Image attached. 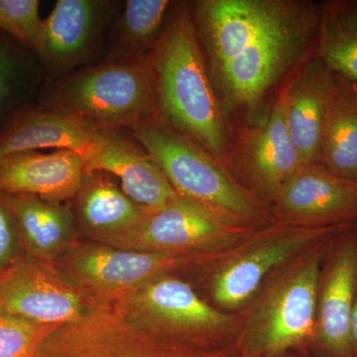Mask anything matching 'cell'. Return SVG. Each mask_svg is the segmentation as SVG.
Here are the masks:
<instances>
[{"label": "cell", "mask_w": 357, "mask_h": 357, "mask_svg": "<svg viewBox=\"0 0 357 357\" xmlns=\"http://www.w3.org/2000/svg\"><path fill=\"white\" fill-rule=\"evenodd\" d=\"M280 357H318L314 356L311 352L306 351V349H299V351H293L284 354Z\"/></svg>", "instance_id": "cell-31"}, {"label": "cell", "mask_w": 357, "mask_h": 357, "mask_svg": "<svg viewBox=\"0 0 357 357\" xmlns=\"http://www.w3.org/2000/svg\"><path fill=\"white\" fill-rule=\"evenodd\" d=\"M318 30V4L296 0L287 15L211 73L225 114L231 110L257 112L284 77L316 56Z\"/></svg>", "instance_id": "cell-5"}, {"label": "cell", "mask_w": 357, "mask_h": 357, "mask_svg": "<svg viewBox=\"0 0 357 357\" xmlns=\"http://www.w3.org/2000/svg\"><path fill=\"white\" fill-rule=\"evenodd\" d=\"M148 60L159 116L227 166L234 133L211 79L191 4L174 2Z\"/></svg>", "instance_id": "cell-1"}, {"label": "cell", "mask_w": 357, "mask_h": 357, "mask_svg": "<svg viewBox=\"0 0 357 357\" xmlns=\"http://www.w3.org/2000/svg\"><path fill=\"white\" fill-rule=\"evenodd\" d=\"M357 291V223L328 238L319 270L316 324L306 351L318 357H356L351 319Z\"/></svg>", "instance_id": "cell-11"}, {"label": "cell", "mask_w": 357, "mask_h": 357, "mask_svg": "<svg viewBox=\"0 0 357 357\" xmlns=\"http://www.w3.org/2000/svg\"><path fill=\"white\" fill-rule=\"evenodd\" d=\"M32 357H234V349L163 337L109 307H93L82 318L57 326Z\"/></svg>", "instance_id": "cell-8"}, {"label": "cell", "mask_w": 357, "mask_h": 357, "mask_svg": "<svg viewBox=\"0 0 357 357\" xmlns=\"http://www.w3.org/2000/svg\"><path fill=\"white\" fill-rule=\"evenodd\" d=\"M255 230L178 198L147 211L135 227L105 243L149 252H208L236 245Z\"/></svg>", "instance_id": "cell-10"}, {"label": "cell", "mask_w": 357, "mask_h": 357, "mask_svg": "<svg viewBox=\"0 0 357 357\" xmlns=\"http://www.w3.org/2000/svg\"><path fill=\"white\" fill-rule=\"evenodd\" d=\"M89 310L55 263L24 253L0 271V317L61 326L82 318Z\"/></svg>", "instance_id": "cell-13"}, {"label": "cell", "mask_w": 357, "mask_h": 357, "mask_svg": "<svg viewBox=\"0 0 357 357\" xmlns=\"http://www.w3.org/2000/svg\"><path fill=\"white\" fill-rule=\"evenodd\" d=\"M304 166L286 126L280 93L262 119L244 124L232 135L227 167L241 185L267 206Z\"/></svg>", "instance_id": "cell-12"}, {"label": "cell", "mask_w": 357, "mask_h": 357, "mask_svg": "<svg viewBox=\"0 0 357 357\" xmlns=\"http://www.w3.org/2000/svg\"><path fill=\"white\" fill-rule=\"evenodd\" d=\"M234 357H238V356H236V354H234Z\"/></svg>", "instance_id": "cell-32"}, {"label": "cell", "mask_w": 357, "mask_h": 357, "mask_svg": "<svg viewBox=\"0 0 357 357\" xmlns=\"http://www.w3.org/2000/svg\"><path fill=\"white\" fill-rule=\"evenodd\" d=\"M86 174V159L70 150L11 154L0 158V194L61 203L76 197Z\"/></svg>", "instance_id": "cell-18"}, {"label": "cell", "mask_w": 357, "mask_h": 357, "mask_svg": "<svg viewBox=\"0 0 357 357\" xmlns=\"http://www.w3.org/2000/svg\"><path fill=\"white\" fill-rule=\"evenodd\" d=\"M319 6L316 56L331 72L357 82V0Z\"/></svg>", "instance_id": "cell-25"}, {"label": "cell", "mask_w": 357, "mask_h": 357, "mask_svg": "<svg viewBox=\"0 0 357 357\" xmlns=\"http://www.w3.org/2000/svg\"><path fill=\"white\" fill-rule=\"evenodd\" d=\"M109 309L150 332L208 349H232L238 314L220 311L199 295L192 282L157 277Z\"/></svg>", "instance_id": "cell-7"}, {"label": "cell", "mask_w": 357, "mask_h": 357, "mask_svg": "<svg viewBox=\"0 0 357 357\" xmlns=\"http://www.w3.org/2000/svg\"><path fill=\"white\" fill-rule=\"evenodd\" d=\"M0 198L15 220L25 253L55 263L70 248L76 218L67 206L31 195L0 194Z\"/></svg>", "instance_id": "cell-21"}, {"label": "cell", "mask_w": 357, "mask_h": 357, "mask_svg": "<svg viewBox=\"0 0 357 357\" xmlns=\"http://www.w3.org/2000/svg\"><path fill=\"white\" fill-rule=\"evenodd\" d=\"M57 326L20 317H0V357H32Z\"/></svg>", "instance_id": "cell-27"}, {"label": "cell", "mask_w": 357, "mask_h": 357, "mask_svg": "<svg viewBox=\"0 0 357 357\" xmlns=\"http://www.w3.org/2000/svg\"><path fill=\"white\" fill-rule=\"evenodd\" d=\"M316 164L338 177L357 181V82L333 72Z\"/></svg>", "instance_id": "cell-22"}, {"label": "cell", "mask_w": 357, "mask_h": 357, "mask_svg": "<svg viewBox=\"0 0 357 357\" xmlns=\"http://www.w3.org/2000/svg\"><path fill=\"white\" fill-rule=\"evenodd\" d=\"M335 230L274 270L237 312L236 356L280 357L307 349L314 333L319 270Z\"/></svg>", "instance_id": "cell-2"}, {"label": "cell", "mask_w": 357, "mask_h": 357, "mask_svg": "<svg viewBox=\"0 0 357 357\" xmlns=\"http://www.w3.org/2000/svg\"><path fill=\"white\" fill-rule=\"evenodd\" d=\"M134 140L121 129L102 130L98 149L86 160V172L109 173L119 178L126 196L148 211L177 201L180 197L161 169Z\"/></svg>", "instance_id": "cell-17"}, {"label": "cell", "mask_w": 357, "mask_h": 357, "mask_svg": "<svg viewBox=\"0 0 357 357\" xmlns=\"http://www.w3.org/2000/svg\"><path fill=\"white\" fill-rule=\"evenodd\" d=\"M75 198L79 225L100 243L128 232L148 211L126 196L103 172H86Z\"/></svg>", "instance_id": "cell-23"}, {"label": "cell", "mask_w": 357, "mask_h": 357, "mask_svg": "<svg viewBox=\"0 0 357 357\" xmlns=\"http://www.w3.org/2000/svg\"><path fill=\"white\" fill-rule=\"evenodd\" d=\"M351 338L352 344H354V352H356V356L357 357V291L356 303H354V312H352Z\"/></svg>", "instance_id": "cell-30"}, {"label": "cell", "mask_w": 357, "mask_h": 357, "mask_svg": "<svg viewBox=\"0 0 357 357\" xmlns=\"http://www.w3.org/2000/svg\"><path fill=\"white\" fill-rule=\"evenodd\" d=\"M237 244L195 253L149 252L91 244L70 249L56 267L81 293L89 309L112 307L157 277L173 275L199 282Z\"/></svg>", "instance_id": "cell-6"}, {"label": "cell", "mask_w": 357, "mask_h": 357, "mask_svg": "<svg viewBox=\"0 0 357 357\" xmlns=\"http://www.w3.org/2000/svg\"><path fill=\"white\" fill-rule=\"evenodd\" d=\"M47 74L34 53L0 32V134L37 105Z\"/></svg>", "instance_id": "cell-24"}, {"label": "cell", "mask_w": 357, "mask_h": 357, "mask_svg": "<svg viewBox=\"0 0 357 357\" xmlns=\"http://www.w3.org/2000/svg\"><path fill=\"white\" fill-rule=\"evenodd\" d=\"M38 0H0V32L33 50L42 20Z\"/></svg>", "instance_id": "cell-28"}, {"label": "cell", "mask_w": 357, "mask_h": 357, "mask_svg": "<svg viewBox=\"0 0 357 357\" xmlns=\"http://www.w3.org/2000/svg\"><path fill=\"white\" fill-rule=\"evenodd\" d=\"M116 8L109 0H58L32 50L47 76L63 77L84 64Z\"/></svg>", "instance_id": "cell-15"}, {"label": "cell", "mask_w": 357, "mask_h": 357, "mask_svg": "<svg viewBox=\"0 0 357 357\" xmlns=\"http://www.w3.org/2000/svg\"><path fill=\"white\" fill-rule=\"evenodd\" d=\"M337 227L270 225L256 229L198 282L206 291L204 299L220 311L241 312L274 270Z\"/></svg>", "instance_id": "cell-9"}, {"label": "cell", "mask_w": 357, "mask_h": 357, "mask_svg": "<svg viewBox=\"0 0 357 357\" xmlns=\"http://www.w3.org/2000/svg\"><path fill=\"white\" fill-rule=\"evenodd\" d=\"M271 225L326 229L357 223V181L302 167L269 204Z\"/></svg>", "instance_id": "cell-14"}, {"label": "cell", "mask_w": 357, "mask_h": 357, "mask_svg": "<svg viewBox=\"0 0 357 357\" xmlns=\"http://www.w3.org/2000/svg\"><path fill=\"white\" fill-rule=\"evenodd\" d=\"M20 236L10 211L0 198V271L20 255Z\"/></svg>", "instance_id": "cell-29"}, {"label": "cell", "mask_w": 357, "mask_h": 357, "mask_svg": "<svg viewBox=\"0 0 357 357\" xmlns=\"http://www.w3.org/2000/svg\"><path fill=\"white\" fill-rule=\"evenodd\" d=\"M37 105L96 130L130 129L159 116L149 60H112L47 82Z\"/></svg>", "instance_id": "cell-4"}, {"label": "cell", "mask_w": 357, "mask_h": 357, "mask_svg": "<svg viewBox=\"0 0 357 357\" xmlns=\"http://www.w3.org/2000/svg\"><path fill=\"white\" fill-rule=\"evenodd\" d=\"M296 0H199L192 13L210 73L236 58L270 26L290 13Z\"/></svg>", "instance_id": "cell-16"}, {"label": "cell", "mask_w": 357, "mask_h": 357, "mask_svg": "<svg viewBox=\"0 0 357 357\" xmlns=\"http://www.w3.org/2000/svg\"><path fill=\"white\" fill-rule=\"evenodd\" d=\"M174 2L128 0L116 22V61L149 57L165 29Z\"/></svg>", "instance_id": "cell-26"}, {"label": "cell", "mask_w": 357, "mask_h": 357, "mask_svg": "<svg viewBox=\"0 0 357 357\" xmlns=\"http://www.w3.org/2000/svg\"><path fill=\"white\" fill-rule=\"evenodd\" d=\"M331 70L317 56L296 69L281 89L286 126L304 165L318 160Z\"/></svg>", "instance_id": "cell-19"}, {"label": "cell", "mask_w": 357, "mask_h": 357, "mask_svg": "<svg viewBox=\"0 0 357 357\" xmlns=\"http://www.w3.org/2000/svg\"><path fill=\"white\" fill-rule=\"evenodd\" d=\"M129 130L181 199L251 229L271 225L266 204L241 185L222 162L161 117Z\"/></svg>", "instance_id": "cell-3"}, {"label": "cell", "mask_w": 357, "mask_h": 357, "mask_svg": "<svg viewBox=\"0 0 357 357\" xmlns=\"http://www.w3.org/2000/svg\"><path fill=\"white\" fill-rule=\"evenodd\" d=\"M102 134L67 112L37 105L0 134V158L51 148L70 150L88 160L98 149Z\"/></svg>", "instance_id": "cell-20"}]
</instances>
